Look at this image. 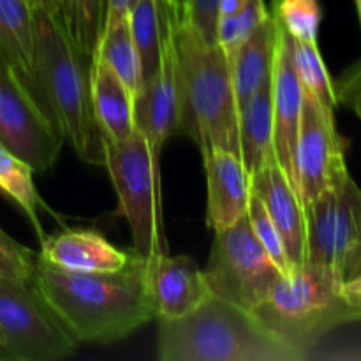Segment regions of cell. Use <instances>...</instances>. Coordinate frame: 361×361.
<instances>
[{"mask_svg":"<svg viewBox=\"0 0 361 361\" xmlns=\"http://www.w3.org/2000/svg\"><path fill=\"white\" fill-rule=\"evenodd\" d=\"M34 286L76 342L111 344L155 319L147 289V257L130 250L122 270L69 271L39 257Z\"/></svg>","mask_w":361,"mask_h":361,"instance_id":"6da1fadb","label":"cell"},{"mask_svg":"<svg viewBox=\"0 0 361 361\" xmlns=\"http://www.w3.org/2000/svg\"><path fill=\"white\" fill-rule=\"evenodd\" d=\"M35 80L78 157L104 166L106 140L92 99V56L78 51L62 21L46 7L34 11Z\"/></svg>","mask_w":361,"mask_h":361,"instance_id":"7a4b0ae2","label":"cell"},{"mask_svg":"<svg viewBox=\"0 0 361 361\" xmlns=\"http://www.w3.org/2000/svg\"><path fill=\"white\" fill-rule=\"evenodd\" d=\"M178 130L200 148L238 154V102L231 67L219 44H208L178 16L175 25Z\"/></svg>","mask_w":361,"mask_h":361,"instance_id":"3957f363","label":"cell"},{"mask_svg":"<svg viewBox=\"0 0 361 361\" xmlns=\"http://www.w3.org/2000/svg\"><path fill=\"white\" fill-rule=\"evenodd\" d=\"M161 361H302L309 356L282 342L254 312L210 295L180 319H159Z\"/></svg>","mask_w":361,"mask_h":361,"instance_id":"277c9868","label":"cell"},{"mask_svg":"<svg viewBox=\"0 0 361 361\" xmlns=\"http://www.w3.org/2000/svg\"><path fill=\"white\" fill-rule=\"evenodd\" d=\"M268 331L305 356L328 331L361 321V305L344 295V279L330 267L303 263L282 275L254 310Z\"/></svg>","mask_w":361,"mask_h":361,"instance_id":"5b68a950","label":"cell"},{"mask_svg":"<svg viewBox=\"0 0 361 361\" xmlns=\"http://www.w3.org/2000/svg\"><path fill=\"white\" fill-rule=\"evenodd\" d=\"M104 168L118 196V214L133 233V250L141 257L168 254L161 208V173L147 137L136 129L122 141H106Z\"/></svg>","mask_w":361,"mask_h":361,"instance_id":"8992f818","label":"cell"},{"mask_svg":"<svg viewBox=\"0 0 361 361\" xmlns=\"http://www.w3.org/2000/svg\"><path fill=\"white\" fill-rule=\"evenodd\" d=\"M66 137L37 85L9 62H0V145L34 171L59 161Z\"/></svg>","mask_w":361,"mask_h":361,"instance_id":"52a82bcc","label":"cell"},{"mask_svg":"<svg viewBox=\"0 0 361 361\" xmlns=\"http://www.w3.org/2000/svg\"><path fill=\"white\" fill-rule=\"evenodd\" d=\"M282 275L254 235L247 215L236 224L215 231L204 270L212 295L254 312Z\"/></svg>","mask_w":361,"mask_h":361,"instance_id":"ba28073f","label":"cell"},{"mask_svg":"<svg viewBox=\"0 0 361 361\" xmlns=\"http://www.w3.org/2000/svg\"><path fill=\"white\" fill-rule=\"evenodd\" d=\"M0 338L6 358L18 361L66 360L78 345L34 282L0 281Z\"/></svg>","mask_w":361,"mask_h":361,"instance_id":"9c48e42d","label":"cell"},{"mask_svg":"<svg viewBox=\"0 0 361 361\" xmlns=\"http://www.w3.org/2000/svg\"><path fill=\"white\" fill-rule=\"evenodd\" d=\"M305 221L307 263L330 267L342 277L361 233V189L348 169L307 204Z\"/></svg>","mask_w":361,"mask_h":361,"instance_id":"30bf717a","label":"cell"},{"mask_svg":"<svg viewBox=\"0 0 361 361\" xmlns=\"http://www.w3.org/2000/svg\"><path fill=\"white\" fill-rule=\"evenodd\" d=\"M180 6L164 0V32H162L161 63L154 76L143 83L134 97L136 129L147 137L154 157L161 159L166 141L178 130V81H176L175 25Z\"/></svg>","mask_w":361,"mask_h":361,"instance_id":"8fae6325","label":"cell"},{"mask_svg":"<svg viewBox=\"0 0 361 361\" xmlns=\"http://www.w3.org/2000/svg\"><path fill=\"white\" fill-rule=\"evenodd\" d=\"M348 169L344 147L335 126V115L303 90L302 118L296 145V173L303 208L312 203Z\"/></svg>","mask_w":361,"mask_h":361,"instance_id":"7c38bea8","label":"cell"},{"mask_svg":"<svg viewBox=\"0 0 361 361\" xmlns=\"http://www.w3.org/2000/svg\"><path fill=\"white\" fill-rule=\"evenodd\" d=\"M279 25V23H277ZM303 87L293 59V35L279 25V42L271 71V111H274V147L279 166L291 185L298 190L296 145L302 118Z\"/></svg>","mask_w":361,"mask_h":361,"instance_id":"4fadbf2b","label":"cell"},{"mask_svg":"<svg viewBox=\"0 0 361 361\" xmlns=\"http://www.w3.org/2000/svg\"><path fill=\"white\" fill-rule=\"evenodd\" d=\"M147 289L155 319L189 316L208 296L204 271L189 256H155L147 259Z\"/></svg>","mask_w":361,"mask_h":361,"instance_id":"5bb4252c","label":"cell"},{"mask_svg":"<svg viewBox=\"0 0 361 361\" xmlns=\"http://www.w3.org/2000/svg\"><path fill=\"white\" fill-rule=\"evenodd\" d=\"M252 192L261 200L277 226L293 270L307 261L305 208L298 190L291 185L277 159L252 175Z\"/></svg>","mask_w":361,"mask_h":361,"instance_id":"9a60e30c","label":"cell"},{"mask_svg":"<svg viewBox=\"0 0 361 361\" xmlns=\"http://www.w3.org/2000/svg\"><path fill=\"white\" fill-rule=\"evenodd\" d=\"M201 157L207 173V228L215 233L247 215L252 176L235 152L214 150Z\"/></svg>","mask_w":361,"mask_h":361,"instance_id":"2e32d148","label":"cell"},{"mask_svg":"<svg viewBox=\"0 0 361 361\" xmlns=\"http://www.w3.org/2000/svg\"><path fill=\"white\" fill-rule=\"evenodd\" d=\"M39 257L69 271L104 274L122 270L129 263L130 252L118 249L95 231L67 228L60 235L42 240Z\"/></svg>","mask_w":361,"mask_h":361,"instance_id":"e0dca14e","label":"cell"},{"mask_svg":"<svg viewBox=\"0 0 361 361\" xmlns=\"http://www.w3.org/2000/svg\"><path fill=\"white\" fill-rule=\"evenodd\" d=\"M277 42L279 25L268 13L229 62L238 109L256 94L257 88L271 81Z\"/></svg>","mask_w":361,"mask_h":361,"instance_id":"ac0fdd59","label":"cell"},{"mask_svg":"<svg viewBox=\"0 0 361 361\" xmlns=\"http://www.w3.org/2000/svg\"><path fill=\"white\" fill-rule=\"evenodd\" d=\"M90 83L95 116L104 140L122 141L133 136L136 133L134 94L95 55L90 62Z\"/></svg>","mask_w":361,"mask_h":361,"instance_id":"d6986e66","label":"cell"},{"mask_svg":"<svg viewBox=\"0 0 361 361\" xmlns=\"http://www.w3.org/2000/svg\"><path fill=\"white\" fill-rule=\"evenodd\" d=\"M238 155L250 176L275 157L271 81L238 109Z\"/></svg>","mask_w":361,"mask_h":361,"instance_id":"ffe728a7","label":"cell"},{"mask_svg":"<svg viewBox=\"0 0 361 361\" xmlns=\"http://www.w3.org/2000/svg\"><path fill=\"white\" fill-rule=\"evenodd\" d=\"M0 51L14 67L37 85L34 11L25 0H0Z\"/></svg>","mask_w":361,"mask_h":361,"instance_id":"44dd1931","label":"cell"},{"mask_svg":"<svg viewBox=\"0 0 361 361\" xmlns=\"http://www.w3.org/2000/svg\"><path fill=\"white\" fill-rule=\"evenodd\" d=\"M92 55L101 59L116 74V78L133 92L134 97L140 94L145 83L143 66H141L136 42L130 34L129 16L120 23L102 28L95 51Z\"/></svg>","mask_w":361,"mask_h":361,"instance_id":"7402d4cb","label":"cell"},{"mask_svg":"<svg viewBox=\"0 0 361 361\" xmlns=\"http://www.w3.org/2000/svg\"><path fill=\"white\" fill-rule=\"evenodd\" d=\"M34 173L35 171L30 164H27L23 159H20L16 154L7 150L4 145H0V190L25 212V215L37 233L39 243H41L46 238V233L42 229L41 221H39V208H44L49 214H53V212L46 208L37 189H35Z\"/></svg>","mask_w":361,"mask_h":361,"instance_id":"603a6c76","label":"cell"},{"mask_svg":"<svg viewBox=\"0 0 361 361\" xmlns=\"http://www.w3.org/2000/svg\"><path fill=\"white\" fill-rule=\"evenodd\" d=\"M129 25L140 51L145 81L154 76L161 63L164 32V0H136L129 11Z\"/></svg>","mask_w":361,"mask_h":361,"instance_id":"cb8c5ba5","label":"cell"},{"mask_svg":"<svg viewBox=\"0 0 361 361\" xmlns=\"http://www.w3.org/2000/svg\"><path fill=\"white\" fill-rule=\"evenodd\" d=\"M293 59H295L296 73L302 81L303 90L309 92L324 111L335 115V108L338 102L337 95H335L334 80L324 66L317 42H303L293 37Z\"/></svg>","mask_w":361,"mask_h":361,"instance_id":"d4e9b609","label":"cell"},{"mask_svg":"<svg viewBox=\"0 0 361 361\" xmlns=\"http://www.w3.org/2000/svg\"><path fill=\"white\" fill-rule=\"evenodd\" d=\"M106 0H63L62 25L78 51L92 56L104 23Z\"/></svg>","mask_w":361,"mask_h":361,"instance_id":"484cf974","label":"cell"},{"mask_svg":"<svg viewBox=\"0 0 361 361\" xmlns=\"http://www.w3.org/2000/svg\"><path fill=\"white\" fill-rule=\"evenodd\" d=\"M270 14L274 20L303 42H317L323 7L319 0H271Z\"/></svg>","mask_w":361,"mask_h":361,"instance_id":"4316f807","label":"cell"},{"mask_svg":"<svg viewBox=\"0 0 361 361\" xmlns=\"http://www.w3.org/2000/svg\"><path fill=\"white\" fill-rule=\"evenodd\" d=\"M268 7L264 0H247L245 6L231 16L219 18L217 21V44L224 51L228 62H231L235 53L245 39L257 28V25L268 16Z\"/></svg>","mask_w":361,"mask_h":361,"instance_id":"83f0119b","label":"cell"},{"mask_svg":"<svg viewBox=\"0 0 361 361\" xmlns=\"http://www.w3.org/2000/svg\"><path fill=\"white\" fill-rule=\"evenodd\" d=\"M247 219L250 222V228H252L254 235L259 240L261 245L264 247L270 257L274 259V263L277 264L279 270L284 275H289L293 271L291 263H289L288 252H286L284 242H282V236L279 233L277 226L274 224V221L268 215L267 208L261 203L259 197L252 192L249 201V208H247Z\"/></svg>","mask_w":361,"mask_h":361,"instance_id":"f1b7e54d","label":"cell"},{"mask_svg":"<svg viewBox=\"0 0 361 361\" xmlns=\"http://www.w3.org/2000/svg\"><path fill=\"white\" fill-rule=\"evenodd\" d=\"M39 252L21 245L0 229V281L34 282Z\"/></svg>","mask_w":361,"mask_h":361,"instance_id":"f546056e","label":"cell"},{"mask_svg":"<svg viewBox=\"0 0 361 361\" xmlns=\"http://www.w3.org/2000/svg\"><path fill=\"white\" fill-rule=\"evenodd\" d=\"M219 2L221 0H183L180 18L208 44H217Z\"/></svg>","mask_w":361,"mask_h":361,"instance_id":"4dcf8cb0","label":"cell"},{"mask_svg":"<svg viewBox=\"0 0 361 361\" xmlns=\"http://www.w3.org/2000/svg\"><path fill=\"white\" fill-rule=\"evenodd\" d=\"M334 88L338 104L351 106L361 97V60L353 63L334 81Z\"/></svg>","mask_w":361,"mask_h":361,"instance_id":"1f68e13d","label":"cell"},{"mask_svg":"<svg viewBox=\"0 0 361 361\" xmlns=\"http://www.w3.org/2000/svg\"><path fill=\"white\" fill-rule=\"evenodd\" d=\"M136 0H106V11H104V23L102 28L111 27V25L120 23L129 16L130 7L134 6Z\"/></svg>","mask_w":361,"mask_h":361,"instance_id":"d6a6232c","label":"cell"},{"mask_svg":"<svg viewBox=\"0 0 361 361\" xmlns=\"http://www.w3.org/2000/svg\"><path fill=\"white\" fill-rule=\"evenodd\" d=\"M361 275V233L356 240L355 247H353L351 254H349L348 261L344 264V271H342V277H344V282L353 281V279L360 277Z\"/></svg>","mask_w":361,"mask_h":361,"instance_id":"836d02e7","label":"cell"},{"mask_svg":"<svg viewBox=\"0 0 361 361\" xmlns=\"http://www.w3.org/2000/svg\"><path fill=\"white\" fill-rule=\"evenodd\" d=\"M344 295L351 300L353 303H358L361 302V275L360 277L353 279V281L344 282Z\"/></svg>","mask_w":361,"mask_h":361,"instance_id":"e575fe53","label":"cell"},{"mask_svg":"<svg viewBox=\"0 0 361 361\" xmlns=\"http://www.w3.org/2000/svg\"><path fill=\"white\" fill-rule=\"evenodd\" d=\"M46 9L49 11L51 14H55L60 21H62V14H63V0H46L44 4Z\"/></svg>","mask_w":361,"mask_h":361,"instance_id":"d590c367","label":"cell"},{"mask_svg":"<svg viewBox=\"0 0 361 361\" xmlns=\"http://www.w3.org/2000/svg\"><path fill=\"white\" fill-rule=\"evenodd\" d=\"M25 2L28 4V7H30L32 11H37L41 9V7H44L46 0H25Z\"/></svg>","mask_w":361,"mask_h":361,"instance_id":"8d00e7d4","label":"cell"},{"mask_svg":"<svg viewBox=\"0 0 361 361\" xmlns=\"http://www.w3.org/2000/svg\"><path fill=\"white\" fill-rule=\"evenodd\" d=\"M349 108H353V111H355L356 115H358V118L361 120V97L356 99V101L353 102V104L349 106Z\"/></svg>","mask_w":361,"mask_h":361,"instance_id":"74e56055","label":"cell"},{"mask_svg":"<svg viewBox=\"0 0 361 361\" xmlns=\"http://www.w3.org/2000/svg\"><path fill=\"white\" fill-rule=\"evenodd\" d=\"M356 9H358V16H360V25H361V0H355Z\"/></svg>","mask_w":361,"mask_h":361,"instance_id":"f35d334b","label":"cell"},{"mask_svg":"<svg viewBox=\"0 0 361 361\" xmlns=\"http://www.w3.org/2000/svg\"><path fill=\"white\" fill-rule=\"evenodd\" d=\"M0 62H9V60H7L6 56H4L2 51H0ZM9 63H11V62H9Z\"/></svg>","mask_w":361,"mask_h":361,"instance_id":"ab89813d","label":"cell"},{"mask_svg":"<svg viewBox=\"0 0 361 361\" xmlns=\"http://www.w3.org/2000/svg\"><path fill=\"white\" fill-rule=\"evenodd\" d=\"M175 2H176V4H178V6H180V11H182V6H183V0H175Z\"/></svg>","mask_w":361,"mask_h":361,"instance_id":"60d3db41","label":"cell"},{"mask_svg":"<svg viewBox=\"0 0 361 361\" xmlns=\"http://www.w3.org/2000/svg\"><path fill=\"white\" fill-rule=\"evenodd\" d=\"M0 344H2V338H0Z\"/></svg>","mask_w":361,"mask_h":361,"instance_id":"b9f144b4","label":"cell"},{"mask_svg":"<svg viewBox=\"0 0 361 361\" xmlns=\"http://www.w3.org/2000/svg\"><path fill=\"white\" fill-rule=\"evenodd\" d=\"M360 305H361V302H360Z\"/></svg>","mask_w":361,"mask_h":361,"instance_id":"7bdbcfd3","label":"cell"}]
</instances>
